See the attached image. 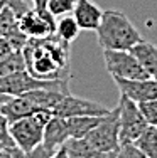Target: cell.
<instances>
[{
    "label": "cell",
    "instance_id": "cell-1",
    "mask_svg": "<svg viewBox=\"0 0 157 158\" xmlns=\"http://www.w3.org/2000/svg\"><path fill=\"white\" fill-rule=\"evenodd\" d=\"M22 54L25 69L37 79L69 81V44L58 35L44 39H29Z\"/></svg>",
    "mask_w": 157,
    "mask_h": 158
},
{
    "label": "cell",
    "instance_id": "cell-2",
    "mask_svg": "<svg viewBox=\"0 0 157 158\" xmlns=\"http://www.w3.org/2000/svg\"><path fill=\"white\" fill-rule=\"evenodd\" d=\"M95 32L103 51H130L142 40L139 29L120 10H103L102 22Z\"/></svg>",
    "mask_w": 157,
    "mask_h": 158
},
{
    "label": "cell",
    "instance_id": "cell-3",
    "mask_svg": "<svg viewBox=\"0 0 157 158\" xmlns=\"http://www.w3.org/2000/svg\"><path fill=\"white\" fill-rule=\"evenodd\" d=\"M51 111H39L27 118L9 123V131L15 143V148L22 150V152H32L34 148L42 145L44 128L51 119Z\"/></svg>",
    "mask_w": 157,
    "mask_h": 158
},
{
    "label": "cell",
    "instance_id": "cell-4",
    "mask_svg": "<svg viewBox=\"0 0 157 158\" xmlns=\"http://www.w3.org/2000/svg\"><path fill=\"white\" fill-rule=\"evenodd\" d=\"M69 81H46L34 77L27 69L0 77V93L7 96H20L34 89H58L63 93H69Z\"/></svg>",
    "mask_w": 157,
    "mask_h": 158
},
{
    "label": "cell",
    "instance_id": "cell-5",
    "mask_svg": "<svg viewBox=\"0 0 157 158\" xmlns=\"http://www.w3.org/2000/svg\"><path fill=\"white\" fill-rule=\"evenodd\" d=\"M96 150L107 153H117L122 146L120 141V121H118V108H113L96 128L85 136Z\"/></svg>",
    "mask_w": 157,
    "mask_h": 158
},
{
    "label": "cell",
    "instance_id": "cell-6",
    "mask_svg": "<svg viewBox=\"0 0 157 158\" xmlns=\"http://www.w3.org/2000/svg\"><path fill=\"white\" fill-rule=\"evenodd\" d=\"M117 108H118V121H120L122 145L123 143H135V140L149 126L139 110V104L125 96H120Z\"/></svg>",
    "mask_w": 157,
    "mask_h": 158
},
{
    "label": "cell",
    "instance_id": "cell-7",
    "mask_svg": "<svg viewBox=\"0 0 157 158\" xmlns=\"http://www.w3.org/2000/svg\"><path fill=\"white\" fill-rule=\"evenodd\" d=\"M103 59L107 71L111 74V77L122 79H149L152 77L137 57L130 51H103Z\"/></svg>",
    "mask_w": 157,
    "mask_h": 158
},
{
    "label": "cell",
    "instance_id": "cell-8",
    "mask_svg": "<svg viewBox=\"0 0 157 158\" xmlns=\"http://www.w3.org/2000/svg\"><path fill=\"white\" fill-rule=\"evenodd\" d=\"M111 110L96 101L86 99V98L64 94L63 99L58 103V106L52 110L54 116L61 118H73V116H105L110 114Z\"/></svg>",
    "mask_w": 157,
    "mask_h": 158
},
{
    "label": "cell",
    "instance_id": "cell-9",
    "mask_svg": "<svg viewBox=\"0 0 157 158\" xmlns=\"http://www.w3.org/2000/svg\"><path fill=\"white\" fill-rule=\"evenodd\" d=\"M19 27L29 39H44L56 32V20L49 10L31 9L19 19Z\"/></svg>",
    "mask_w": 157,
    "mask_h": 158
},
{
    "label": "cell",
    "instance_id": "cell-10",
    "mask_svg": "<svg viewBox=\"0 0 157 158\" xmlns=\"http://www.w3.org/2000/svg\"><path fill=\"white\" fill-rule=\"evenodd\" d=\"M118 91L122 96L129 99L142 103V101H150L157 99V81L154 77L149 79H122L113 77Z\"/></svg>",
    "mask_w": 157,
    "mask_h": 158
},
{
    "label": "cell",
    "instance_id": "cell-11",
    "mask_svg": "<svg viewBox=\"0 0 157 158\" xmlns=\"http://www.w3.org/2000/svg\"><path fill=\"white\" fill-rule=\"evenodd\" d=\"M69 140V130L66 118L61 116H51V119L47 121L46 128H44V138L42 145L51 152H58L59 148L64 146V143Z\"/></svg>",
    "mask_w": 157,
    "mask_h": 158
},
{
    "label": "cell",
    "instance_id": "cell-12",
    "mask_svg": "<svg viewBox=\"0 0 157 158\" xmlns=\"http://www.w3.org/2000/svg\"><path fill=\"white\" fill-rule=\"evenodd\" d=\"M39 111H44V110H39L27 96H10L5 103L0 106V113L7 118L9 123H14L17 119H22V118H27L31 114H36Z\"/></svg>",
    "mask_w": 157,
    "mask_h": 158
},
{
    "label": "cell",
    "instance_id": "cell-13",
    "mask_svg": "<svg viewBox=\"0 0 157 158\" xmlns=\"http://www.w3.org/2000/svg\"><path fill=\"white\" fill-rule=\"evenodd\" d=\"M73 17L80 24L81 31H96L102 22L103 10L93 0H78L73 10Z\"/></svg>",
    "mask_w": 157,
    "mask_h": 158
},
{
    "label": "cell",
    "instance_id": "cell-14",
    "mask_svg": "<svg viewBox=\"0 0 157 158\" xmlns=\"http://www.w3.org/2000/svg\"><path fill=\"white\" fill-rule=\"evenodd\" d=\"M69 158H115L117 153H107L96 150L86 138H69L64 143Z\"/></svg>",
    "mask_w": 157,
    "mask_h": 158
},
{
    "label": "cell",
    "instance_id": "cell-15",
    "mask_svg": "<svg viewBox=\"0 0 157 158\" xmlns=\"http://www.w3.org/2000/svg\"><path fill=\"white\" fill-rule=\"evenodd\" d=\"M130 52L135 56L137 61L140 62V66L152 77L157 76V46L155 44L142 39L139 44H135V46L130 49Z\"/></svg>",
    "mask_w": 157,
    "mask_h": 158
},
{
    "label": "cell",
    "instance_id": "cell-16",
    "mask_svg": "<svg viewBox=\"0 0 157 158\" xmlns=\"http://www.w3.org/2000/svg\"><path fill=\"white\" fill-rule=\"evenodd\" d=\"M105 116H73V118H66L69 138H85L93 128H96L102 123Z\"/></svg>",
    "mask_w": 157,
    "mask_h": 158
},
{
    "label": "cell",
    "instance_id": "cell-17",
    "mask_svg": "<svg viewBox=\"0 0 157 158\" xmlns=\"http://www.w3.org/2000/svg\"><path fill=\"white\" fill-rule=\"evenodd\" d=\"M80 32H81V27L76 22V19L73 17V14L61 17L56 22V32L54 34L61 40H64V42H68V44H71L73 40H76L78 35H80Z\"/></svg>",
    "mask_w": 157,
    "mask_h": 158
},
{
    "label": "cell",
    "instance_id": "cell-18",
    "mask_svg": "<svg viewBox=\"0 0 157 158\" xmlns=\"http://www.w3.org/2000/svg\"><path fill=\"white\" fill-rule=\"evenodd\" d=\"M19 71H25V59L22 51H14L0 59V77L19 73Z\"/></svg>",
    "mask_w": 157,
    "mask_h": 158
},
{
    "label": "cell",
    "instance_id": "cell-19",
    "mask_svg": "<svg viewBox=\"0 0 157 158\" xmlns=\"http://www.w3.org/2000/svg\"><path fill=\"white\" fill-rule=\"evenodd\" d=\"M135 145L149 158H157V126L145 128V131L135 140Z\"/></svg>",
    "mask_w": 157,
    "mask_h": 158
},
{
    "label": "cell",
    "instance_id": "cell-20",
    "mask_svg": "<svg viewBox=\"0 0 157 158\" xmlns=\"http://www.w3.org/2000/svg\"><path fill=\"white\" fill-rule=\"evenodd\" d=\"M76 3L78 0H49L47 10H49L52 17H64V15L73 14Z\"/></svg>",
    "mask_w": 157,
    "mask_h": 158
},
{
    "label": "cell",
    "instance_id": "cell-21",
    "mask_svg": "<svg viewBox=\"0 0 157 158\" xmlns=\"http://www.w3.org/2000/svg\"><path fill=\"white\" fill-rule=\"evenodd\" d=\"M14 148H15V143H14L12 136H10L9 121H7V118L0 113V152L10 153Z\"/></svg>",
    "mask_w": 157,
    "mask_h": 158
},
{
    "label": "cell",
    "instance_id": "cell-22",
    "mask_svg": "<svg viewBox=\"0 0 157 158\" xmlns=\"http://www.w3.org/2000/svg\"><path fill=\"white\" fill-rule=\"evenodd\" d=\"M139 104V110L142 113V116L145 118L149 126H157V99L150 101H142Z\"/></svg>",
    "mask_w": 157,
    "mask_h": 158
},
{
    "label": "cell",
    "instance_id": "cell-23",
    "mask_svg": "<svg viewBox=\"0 0 157 158\" xmlns=\"http://www.w3.org/2000/svg\"><path fill=\"white\" fill-rule=\"evenodd\" d=\"M51 150H47L44 145L37 146V148H34L32 152H22V150L19 148H14L12 152H10V156L12 158H51L52 156Z\"/></svg>",
    "mask_w": 157,
    "mask_h": 158
},
{
    "label": "cell",
    "instance_id": "cell-24",
    "mask_svg": "<svg viewBox=\"0 0 157 158\" xmlns=\"http://www.w3.org/2000/svg\"><path fill=\"white\" fill-rule=\"evenodd\" d=\"M115 158H149L135 143H123L118 148Z\"/></svg>",
    "mask_w": 157,
    "mask_h": 158
},
{
    "label": "cell",
    "instance_id": "cell-25",
    "mask_svg": "<svg viewBox=\"0 0 157 158\" xmlns=\"http://www.w3.org/2000/svg\"><path fill=\"white\" fill-rule=\"evenodd\" d=\"M47 3L49 0H32V7L37 10H47Z\"/></svg>",
    "mask_w": 157,
    "mask_h": 158
},
{
    "label": "cell",
    "instance_id": "cell-26",
    "mask_svg": "<svg viewBox=\"0 0 157 158\" xmlns=\"http://www.w3.org/2000/svg\"><path fill=\"white\" fill-rule=\"evenodd\" d=\"M51 158H69L68 156V152H66V148L63 146V148H59L58 152H54L52 153V156Z\"/></svg>",
    "mask_w": 157,
    "mask_h": 158
},
{
    "label": "cell",
    "instance_id": "cell-27",
    "mask_svg": "<svg viewBox=\"0 0 157 158\" xmlns=\"http://www.w3.org/2000/svg\"><path fill=\"white\" fill-rule=\"evenodd\" d=\"M9 98H10V96H7V94H3V93H0V106H2V104L5 103V101L9 99Z\"/></svg>",
    "mask_w": 157,
    "mask_h": 158
},
{
    "label": "cell",
    "instance_id": "cell-28",
    "mask_svg": "<svg viewBox=\"0 0 157 158\" xmlns=\"http://www.w3.org/2000/svg\"><path fill=\"white\" fill-rule=\"evenodd\" d=\"M0 158H12V156H10V153H3V155L0 156Z\"/></svg>",
    "mask_w": 157,
    "mask_h": 158
},
{
    "label": "cell",
    "instance_id": "cell-29",
    "mask_svg": "<svg viewBox=\"0 0 157 158\" xmlns=\"http://www.w3.org/2000/svg\"><path fill=\"white\" fill-rule=\"evenodd\" d=\"M3 5H5V3H3V2H0V10H2V7H3Z\"/></svg>",
    "mask_w": 157,
    "mask_h": 158
},
{
    "label": "cell",
    "instance_id": "cell-30",
    "mask_svg": "<svg viewBox=\"0 0 157 158\" xmlns=\"http://www.w3.org/2000/svg\"><path fill=\"white\" fill-rule=\"evenodd\" d=\"M2 155H3V153H2V152H0V156H2Z\"/></svg>",
    "mask_w": 157,
    "mask_h": 158
},
{
    "label": "cell",
    "instance_id": "cell-31",
    "mask_svg": "<svg viewBox=\"0 0 157 158\" xmlns=\"http://www.w3.org/2000/svg\"><path fill=\"white\" fill-rule=\"evenodd\" d=\"M154 79H155V81H157V76H155V77H154Z\"/></svg>",
    "mask_w": 157,
    "mask_h": 158
},
{
    "label": "cell",
    "instance_id": "cell-32",
    "mask_svg": "<svg viewBox=\"0 0 157 158\" xmlns=\"http://www.w3.org/2000/svg\"><path fill=\"white\" fill-rule=\"evenodd\" d=\"M0 2H5V0H0Z\"/></svg>",
    "mask_w": 157,
    "mask_h": 158
}]
</instances>
